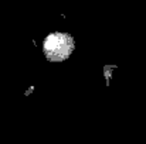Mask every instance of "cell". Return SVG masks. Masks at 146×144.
<instances>
[{"label":"cell","mask_w":146,"mask_h":144,"mask_svg":"<svg viewBox=\"0 0 146 144\" xmlns=\"http://www.w3.org/2000/svg\"><path fill=\"white\" fill-rule=\"evenodd\" d=\"M75 49L74 38L61 31L48 34L43 41V52L46 58L51 62H62L71 57Z\"/></svg>","instance_id":"1"}]
</instances>
